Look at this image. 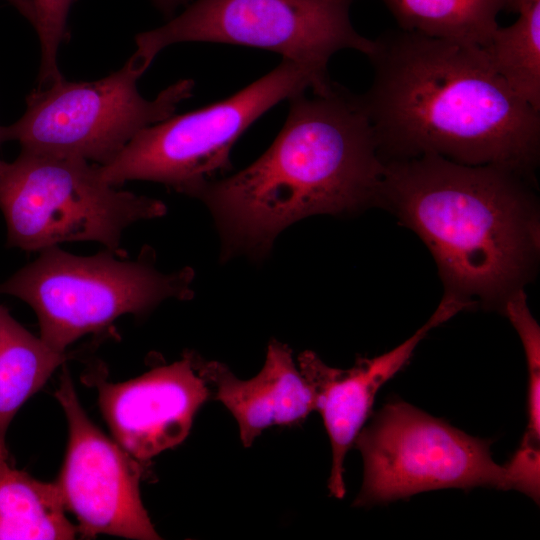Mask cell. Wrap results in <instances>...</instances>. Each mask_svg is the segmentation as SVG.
Masks as SVG:
<instances>
[{
	"label": "cell",
	"mask_w": 540,
	"mask_h": 540,
	"mask_svg": "<svg viewBox=\"0 0 540 540\" xmlns=\"http://www.w3.org/2000/svg\"><path fill=\"white\" fill-rule=\"evenodd\" d=\"M372 42L373 79L359 96L384 162L437 155L532 174L540 111L512 92L482 47L400 28Z\"/></svg>",
	"instance_id": "cell-1"
},
{
	"label": "cell",
	"mask_w": 540,
	"mask_h": 540,
	"mask_svg": "<svg viewBox=\"0 0 540 540\" xmlns=\"http://www.w3.org/2000/svg\"><path fill=\"white\" fill-rule=\"evenodd\" d=\"M288 100L287 119L265 153L195 196L215 218L224 256L261 257L300 219L377 204L384 161L360 96L332 82Z\"/></svg>",
	"instance_id": "cell-2"
},
{
	"label": "cell",
	"mask_w": 540,
	"mask_h": 540,
	"mask_svg": "<svg viewBox=\"0 0 540 540\" xmlns=\"http://www.w3.org/2000/svg\"><path fill=\"white\" fill-rule=\"evenodd\" d=\"M529 175L437 155L384 162L377 205L414 230L432 253L446 293L503 309L539 255Z\"/></svg>",
	"instance_id": "cell-3"
},
{
	"label": "cell",
	"mask_w": 540,
	"mask_h": 540,
	"mask_svg": "<svg viewBox=\"0 0 540 540\" xmlns=\"http://www.w3.org/2000/svg\"><path fill=\"white\" fill-rule=\"evenodd\" d=\"M39 253L0 284V294L27 303L38 317L40 338L59 352L125 314L142 315L166 299L193 296V270L160 272L150 248L135 260L108 249L91 256L59 246Z\"/></svg>",
	"instance_id": "cell-4"
},
{
	"label": "cell",
	"mask_w": 540,
	"mask_h": 540,
	"mask_svg": "<svg viewBox=\"0 0 540 540\" xmlns=\"http://www.w3.org/2000/svg\"><path fill=\"white\" fill-rule=\"evenodd\" d=\"M328 74L282 59L268 74L232 96L141 130L111 161L98 165L113 186L143 180L195 197L232 165L240 136L276 104L307 91L323 90Z\"/></svg>",
	"instance_id": "cell-5"
},
{
	"label": "cell",
	"mask_w": 540,
	"mask_h": 540,
	"mask_svg": "<svg viewBox=\"0 0 540 540\" xmlns=\"http://www.w3.org/2000/svg\"><path fill=\"white\" fill-rule=\"evenodd\" d=\"M84 159L21 150L0 178L7 245L41 252L65 242L93 241L118 254L132 224L162 217L155 198L118 190Z\"/></svg>",
	"instance_id": "cell-6"
},
{
	"label": "cell",
	"mask_w": 540,
	"mask_h": 540,
	"mask_svg": "<svg viewBox=\"0 0 540 540\" xmlns=\"http://www.w3.org/2000/svg\"><path fill=\"white\" fill-rule=\"evenodd\" d=\"M147 69L132 55L117 71L95 81L61 80L37 87L24 114L0 125V141H16L21 150L111 161L143 129L172 115L192 96L195 83L181 79L153 100L141 96L137 81Z\"/></svg>",
	"instance_id": "cell-7"
},
{
	"label": "cell",
	"mask_w": 540,
	"mask_h": 540,
	"mask_svg": "<svg viewBox=\"0 0 540 540\" xmlns=\"http://www.w3.org/2000/svg\"><path fill=\"white\" fill-rule=\"evenodd\" d=\"M354 0H197L164 25L135 37L134 57L146 68L164 48L209 42L268 50L327 73L344 49L367 55L372 40L353 27Z\"/></svg>",
	"instance_id": "cell-8"
},
{
	"label": "cell",
	"mask_w": 540,
	"mask_h": 540,
	"mask_svg": "<svg viewBox=\"0 0 540 540\" xmlns=\"http://www.w3.org/2000/svg\"><path fill=\"white\" fill-rule=\"evenodd\" d=\"M354 443L364 463L357 506L436 489H513L506 465L493 460L489 441L404 401L382 407Z\"/></svg>",
	"instance_id": "cell-9"
},
{
	"label": "cell",
	"mask_w": 540,
	"mask_h": 540,
	"mask_svg": "<svg viewBox=\"0 0 540 540\" xmlns=\"http://www.w3.org/2000/svg\"><path fill=\"white\" fill-rule=\"evenodd\" d=\"M55 396L68 422L65 459L55 482L65 510L85 538L99 534L160 539L140 496V462L95 426L83 410L66 369Z\"/></svg>",
	"instance_id": "cell-10"
},
{
	"label": "cell",
	"mask_w": 540,
	"mask_h": 540,
	"mask_svg": "<svg viewBox=\"0 0 540 540\" xmlns=\"http://www.w3.org/2000/svg\"><path fill=\"white\" fill-rule=\"evenodd\" d=\"M199 355L157 366L122 383L92 379L99 405L116 443L138 462H146L182 443L211 388L201 374Z\"/></svg>",
	"instance_id": "cell-11"
},
{
	"label": "cell",
	"mask_w": 540,
	"mask_h": 540,
	"mask_svg": "<svg viewBox=\"0 0 540 540\" xmlns=\"http://www.w3.org/2000/svg\"><path fill=\"white\" fill-rule=\"evenodd\" d=\"M472 304L445 294L429 320L409 339L389 352L374 358H359L348 369L330 367L314 352L298 356V368L307 382L332 448L328 479L330 495L343 498L346 493L344 461L349 448L370 415L380 387L400 371L426 334Z\"/></svg>",
	"instance_id": "cell-12"
},
{
	"label": "cell",
	"mask_w": 540,
	"mask_h": 540,
	"mask_svg": "<svg viewBox=\"0 0 540 540\" xmlns=\"http://www.w3.org/2000/svg\"><path fill=\"white\" fill-rule=\"evenodd\" d=\"M198 365L214 399L235 418L245 447H250L265 429L300 424L314 410L312 392L294 362L291 348L277 340L268 344L260 372L247 380L237 378L218 361L199 356Z\"/></svg>",
	"instance_id": "cell-13"
},
{
	"label": "cell",
	"mask_w": 540,
	"mask_h": 540,
	"mask_svg": "<svg viewBox=\"0 0 540 540\" xmlns=\"http://www.w3.org/2000/svg\"><path fill=\"white\" fill-rule=\"evenodd\" d=\"M55 483L34 479L8 462L0 437V539H74Z\"/></svg>",
	"instance_id": "cell-14"
},
{
	"label": "cell",
	"mask_w": 540,
	"mask_h": 540,
	"mask_svg": "<svg viewBox=\"0 0 540 540\" xmlns=\"http://www.w3.org/2000/svg\"><path fill=\"white\" fill-rule=\"evenodd\" d=\"M67 360L0 305V437L25 401Z\"/></svg>",
	"instance_id": "cell-15"
},
{
	"label": "cell",
	"mask_w": 540,
	"mask_h": 540,
	"mask_svg": "<svg viewBox=\"0 0 540 540\" xmlns=\"http://www.w3.org/2000/svg\"><path fill=\"white\" fill-rule=\"evenodd\" d=\"M400 29L483 47L507 0H382Z\"/></svg>",
	"instance_id": "cell-16"
},
{
	"label": "cell",
	"mask_w": 540,
	"mask_h": 540,
	"mask_svg": "<svg viewBox=\"0 0 540 540\" xmlns=\"http://www.w3.org/2000/svg\"><path fill=\"white\" fill-rule=\"evenodd\" d=\"M518 13V19L498 27L482 49L512 92L540 111V0Z\"/></svg>",
	"instance_id": "cell-17"
},
{
	"label": "cell",
	"mask_w": 540,
	"mask_h": 540,
	"mask_svg": "<svg viewBox=\"0 0 540 540\" xmlns=\"http://www.w3.org/2000/svg\"><path fill=\"white\" fill-rule=\"evenodd\" d=\"M76 0H32L35 10L34 28L41 46L38 87L51 85L64 78L59 70L57 55L67 36V21Z\"/></svg>",
	"instance_id": "cell-18"
},
{
	"label": "cell",
	"mask_w": 540,
	"mask_h": 540,
	"mask_svg": "<svg viewBox=\"0 0 540 540\" xmlns=\"http://www.w3.org/2000/svg\"><path fill=\"white\" fill-rule=\"evenodd\" d=\"M11 4L32 26L35 23V10L32 0H6Z\"/></svg>",
	"instance_id": "cell-19"
},
{
	"label": "cell",
	"mask_w": 540,
	"mask_h": 540,
	"mask_svg": "<svg viewBox=\"0 0 540 540\" xmlns=\"http://www.w3.org/2000/svg\"><path fill=\"white\" fill-rule=\"evenodd\" d=\"M154 6L165 16H171L178 6L189 0H151Z\"/></svg>",
	"instance_id": "cell-20"
},
{
	"label": "cell",
	"mask_w": 540,
	"mask_h": 540,
	"mask_svg": "<svg viewBox=\"0 0 540 540\" xmlns=\"http://www.w3.org/2000/svg\"><path fill=\"white\" fill-rule=\"evenodd\" d=\"M536 0H507V5L514 11H519L523 6L533 3Z\"/></svg>",
	"instance_id": "cell-21"
},
{
	"label": "cell",
	"mask_w": 540,
	"mask_h": 540,
	"mask_svg": "<svg viewBox=\"0 0 540 540\" xmlns=\"http://www.w3.org/2000/svg\"><path fill=\"white\" fill-rule=\"evenodd\" d=\"M0 144H1V141H0ZM6 165H7V162L0 159V178L6 168Z\"/></svg>",
	"instance_id": "cell-22"
}]
</instances>
